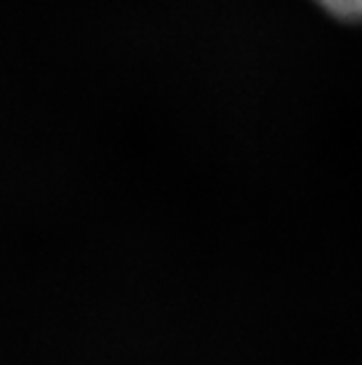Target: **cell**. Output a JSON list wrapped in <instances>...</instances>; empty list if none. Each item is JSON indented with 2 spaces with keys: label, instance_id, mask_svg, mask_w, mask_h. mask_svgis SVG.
Wrapping results in <instances>:
<instances>
[{
  "label": "cell",
  "instance_id": "1",
  "mask_svg": "<svg viewBox=\"0 0 362 365\" xmlns=\"http://www.w3.org/2000/svg\"><path fill=\"white\" fill-rule=\"evenodd\" d=\"M318 3L341 19H362V0H318Z\"/></svg>",
  "mask_w": 362,
  "mask_h": 365
}]
</instances>
